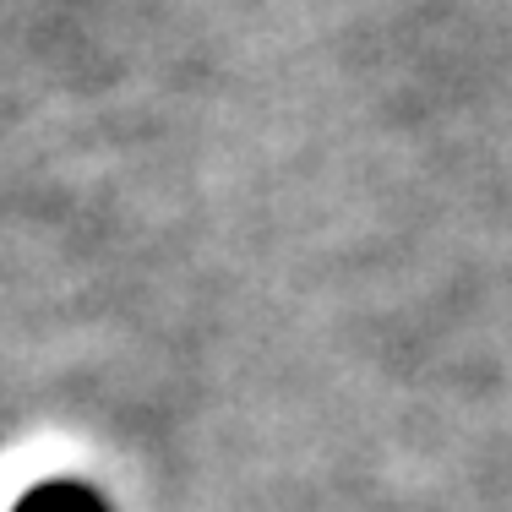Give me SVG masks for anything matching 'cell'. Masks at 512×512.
Wrapping results in <instances>:
<instances>
[{"label": "cell", "mask_w": 512, "mask_h": 512, "mask_svg": "<svg viewBox=\"0 0 512 512\" xmlns=\"http://www.w3.org/2000/svg\"><path fill=\"white\" fill-rule=\"evenodd\" d=\"M11 512H109V502L88 480H39L17 496Z\"/></svg>", "instance_id": "obj_1"}]
</instances>
